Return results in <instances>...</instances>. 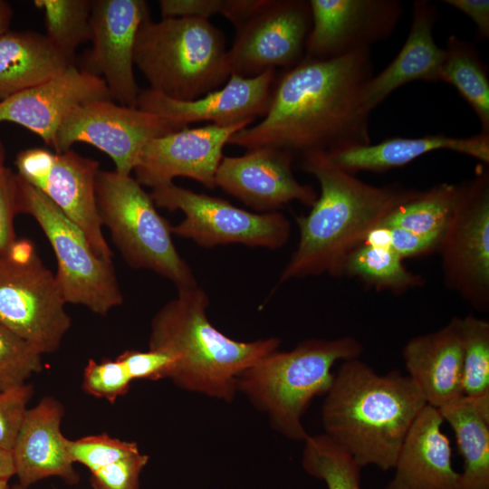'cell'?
Returning a JSON list of instances; mask_svg holds the SVG:
<instances>
[{"instance_id": "cell-1", "label": "cell", "mask_w": 489, "mask_h": 489, "mask_svg": "<svg viewBox=\"0 0 489 489\" xmlns=\"http://www.w3.org/2000/svg\"><path fill=\"white\" fill-rule=\"evenodd\" d=\"M372 76L370 49L327 60L303 58L275 80L264 119L235 133L228 144L302 154L371 144L362 95Z\"/></svg>"}, {"instance_id": "cell-2", "label": "cell", "mask_w": 489, "mask_h": 489, "mask_svg": "<svg viewBox=\"0 0 489 489\" xmlns=\"http://www.w3.org/2000/svg\"><path fill=\"white\" fill-rule=\"evenodd\" d=\"M303 167L319 182L320 196L307 216L296 218L299 243L279 283L342 275L349 255L399 205L420 191L398 185L377 187L332 165L324 151L303 153Z\"/></svg>"}, {"instance_id": "cell-3", "label": "cell", "mask_w": 489, "mask_h": 489, "mask_svg": "<svg viewBox=\"0 0 489 489\" xmlns=\"http://www.w3.org/2000/svg\"><path fill=\"white\" fill-rule=\"evenodd\" d=\"M426 405L408 376L398 370L378 374L360 358L344 360L325 394L323 434L361 468L375 465L388 471Z\"/></svg>"}, {"instance_id": "cell-4", "label": "cell", "mask_w": 489, "mask_h": 489, "mask_svg": "<svg viewBox=\"0 0 489 489\" xmlns=\"http://www.w3.org/2000/svg\"><path fill=\"white\" fill-rule=\"evenodd\" d=\"M209 298L197 286L178 289L150 324L149 350L175 358L168 377L182 389L231 402L238 376L263 357L278 350L271 337L237 341L219 331L206 316Z\"/></svg>"}, {"instance_id": "cell-5", "label": "cell", "mask_w": 489, "mask_h": 489, "mask_svg": "<svg viewBox=\"0 0 489 489\" xmlns=\"http://www.w3.org/2000/svg\"><path fill=\"white\" fill-rule=\"evenodd\" d=\"M363 346L354 337L309 339L289 351L263 357L237 378V391L265 413L272 427L285 437L304 441L302 419L312 399L331 386L337 361L358 359Z\"/></svg>"}, {"instance_id": "cell-6", "label": "cell", "mask_w": 489, "mask_h": 489, "mask_svg": "<svg viewBox=\"0 0 489 489\" xmlns=\"http://www.w3.org/2000/svg\"><path fill=\"white\" fill-rule=\"evenodd\" d=\"M134 65L149 89L177 101L217 90L231 75L225 34L197 17H148L137 34Z\"/></svg>"}, {"instance_id": "cell-7", "label": "cell", "mask_w": 489, "mask_h": 489, "mask_svg": "<svg viewBox=\"0 0 489 489\" xmlns=\"http://www.w3.org/2000/svg\"><path fill=\"white\" fill-rule=\"evenodd\" d=\"M96 200L105 225L125 261L168 279L177 289L197 286L194 273L172 240V225L161 216L142 186L130 175L101 170Z\"/></svg>"}, {"instance_id": "cell-8", "label": "cell", "mask_w": 489, "mask_h": 489, "mask_svg": "<svg viewBox=\"0 0 489 489\" xmlns=\"http://www.w3.org/2000/svg\"><path fill=\"white\" fill-rule=\"evenodd\" d=\"M17 212L41 226L57 260L56 280L66 303L105 316L123 296L112 262L100 258L82 231L46 196L16 174Z\"/></svg>"}, {"instance_id": "cell-9", "label": "cell", "mask_w": 489, "mask_h": 489, "mask_svg": "<svg viewBox=\"0 0 489 489\" xmlns=\"http://www.w3.org/2000/svg\"><path fill=\"white\" fill-rule=\"evenodd\" d=\"M55 274L25 239L0 256V322L41 355L56 351L72 325Z\"/></svg>"}, {"instance_id": "cell-10", "label": "cell", "mask_w": 489, "mask_h": 489, "mask_svg": "<svg viewBox=\"0 0 489 489\" xmlns=\"http://www.w3.org/2000/svg\"><path fill=\"white\" fill-rule=\"evenodd\" d=\"M157 206L180 210L185 218L172 226V234L204 247L241 244L278 249L290 238L291 224L278 212L253 213L220 197L196 193L174 183L153 188Z\"/></svg>"}, {"instance_id": "cell-11", "label": "cell", "mask_w": 489, "mask_h": 489, "mask_svg": "<svg viewBox=\"0 0 489 489\" xmlns=\"http://www.w3.org/2000/svg\"><path fill=\"white\" fill-rule=\"evenodd\" d=\"M446 286L480 311L489 308V172L461 183L437 250Z\"/></svg>"}, {"instance_id": "cell-12", "label": "cell", "mask_w": 489, "mask_h": 489, "mask_svg": "<svg viewBox=\"0 0 489 489\" xmlns=\"http://www.w3.org/2000/svg\"><path fill=\"white\" fill-rule=\"evenodd\" d=\"M183 128L139 108L98 100L77 107L67 116L53 148L55 153H62L75 143L92 145L113 160L117 172L130 175L149 140Z\"/></svg>"}, {"instance_id": "cell-13", "label": "cell", "mask_w": 489, "mask_h": 489, "mask_svg": "<svg viewBox=\"0 0 489 489\" xmlns=\"http://www.w3.org/2000/svg\"><path fill=\"white\" fill-rule=\"evenodd\" d=\"M312 22L309 1L262 0L235 27L228 50L231 74L248 78L276 67H294L304 58Z\"/></svg>"}, {"instance_id": "cell-14", "label": "cell", "mask_w": 489, "mask_h": 489, "mask_svg": "<svg viewBox=\"0 0 489 489\" xmlns=\"http://www.w3.org/2000/svg\"><path fill=\"white\" fill-rule=\"evenodd\" d=\"M149 17L144 0H91L92 47L85 70L105 82L112 100L138 108L134 47L141 24Z\"/></svg>"}, {"instance_id": "cell-15", "label": "cell", "mask_w": 489, "mask_h": 489, "mask_svg": "<svg viewBox=\"0 0 489 489\" xmlns=\"http://www.w3.org/2000/svg\"><path fill=\"white\" fill-rule=\"evenodd\" d=\"M248 121L199 128L185 127L155 138L142 149L134 168L136 180L153 188L173 183L177 177L194 179L209 189L224 158L223 149L231 137L248 127Z\"/></svg>"}, {"instance_id": "cell-16", "label": "cell", "mask_w": 489, "mask_h": 489, "mask_svg": "<svg viewBox=\"0 0 489 489\" xmlns=\"http://www.w3.org/2000/svg\"><path fill=\"white\" fill-rule=\"evenodd\" d=\"M312 28L304 58L327 60L370 49L396 29L402 5L398 0H310Z\"/></svg>"}, {"instance_id": "cell-17", "label": "cell", "mask_w": 489, "mask_h": 489, "mask_svg": "<svg viewBox=\"0 0 489 489\" xmlns=\"http://www.w3.org/2000/svg\"><path fill=\"white\" fill-rule=\"evenodd\" d=\"M275 70L254 77L231 74L223 88L192 101H177L149 88L140 90L138 108L152 112L180 127L211 121L233 125L264 116L271 102Z\"/></svg>"}, {"instance_id": "cell-18", "label": "cell", "mask_w": 489, "mask_h": 489, "mask_svg": "<svg viewBox=\"0 0 489 489\" xmlns=\"http://www.w3.org/2000/svg\"><path fill=\"white\" fill-rule=\"evenodd\" d=\"M292 152L260 147L242 156L224 157L216 174V187L264 213L299 201L312 206L315 190L300 183L292 169Z\"/></svg>"}, {"instance_id": "cell-19", "label": "cell", "mask_w": 489, "mask_h": 489, "mask_svg": "<svg viewBox=\"0 0 489 489\" xmlns=\"http://www.w3.org/2000/svg\"><path fill=\"white\" fill-rule=\"evenodd\" d=\"M112 100L102 78L71 64L45 82L0 101V122H14L53 145L56 133L77 107Z\"/></svg>"}, {"instance_id": "cell-20", "label": "cell", "mask_w": 489, "mask_h": 489, "mask_svg": "<svg viewBox=\"0 0 489 489\" xmlns=\"http://www.w3.org/2000/svg\"><path fill=\"white\" fill-rule=\"evenodd\" d=\"M63 415L62 404L47 396L27 409L12 449L15 475L24 489L53 476L72 486L80 482L61 431Z\"/></svg>"}, {"instance_id": "cell-21", "label": "cell", "mask_w": 489, "mask_h": 489, "mask_svg": "<svg viewBox=\"0 0 489 489\" xmlns=\"http://www.w3.org/2000/svg\"><path fill=\"white\" fill-rule=\"evenodd\" d=\"M402 356L408 376L427 405L439 409L464 396L461 318L411 338Z\"/></svg>"}, {"instance_id": "cell-22", "label": "cell", "mask_w": 489, "mask_h": 489, "mask_svg": "<svg viewBox=\"0 0 489 489\" xmlns=\"http://www.w3.org/2000/svg\"><path fill=\"white\" fill-rule=\"evenodd\" d=\"M439 410L426 405L409 428L385 489H456L450 440Z\"/></svg>"}, {"instance_id": "cell-23", "label": "cell", "mask_w": 489, "mask_h": 489, "mask_svg": "<svg viewBox=\"0 0 489 489\" xmlns=\"http://www.w3.org/2000/svg\"><path fill=\"white\" fill-rule=\"evenodd\" d=\"M99 168L97 160L72 149L55 153L51 170L35 188L82 231L100 258L112 262L113 253L102 233L96 200Z\"/></svg>"}, {"instance_id": "cell-24", "label": "cell", "mask_w": 489, "mask_h": 489, "mask_svg": "<svg viewBox=\"0 0 489 489\" xmlns=\"http://www.w3.org/2000/svg\"><path fill=\"white\" fill-rule=\"evenodd\" d=\"M437 7L427 0H416L408 36L395 59L367 83L362 103L371 110L396 89L413 81L438 82L445 49L433 36Z\"/></svg>"}, {"instance_id": "cell-25", "label": "cell", "mask_w": 489, "mask_h": 489, "mask_svg": "<svg viewBox=\"0 0 489 489\" xmlns=\"http://www.w3.org/2000/svg\"><path fill=\"white\" fill-rule=\"evenodd\" d=\"M446 149L489 163V134L451 137L444 134L420 138H392L378 144L353 147L326 153L335 167L354 174L359 171L383 172L405 166L434 150Z\"/></svg>"}, {"instance_id": "cell-26", "label": "cell", "mask_w": 489, "mask_h": 489, "mask_svg": "<svg viewBox=\"0 0 489 489\" xmlns=\"http://www.w3.org/2000/svg\"><path fill=\"white\" fill-rule=\"evenodd\" d=\"M73 63L45 34L7 31L0 36V101L45 82Z\"/></svg>"}, {"instance_id": "cell-27", "label": "cell", "mask_w": 489, "mask_h": 489, "mask_svg": "<svg viewBox=\"0 0 489 489\" xmlns=\"http://www.w3.org/2000/svg\"><path fill=\"white\" fill-rule=\"evenodd\" d=\"M438 410L464 459L456 489H489V393L463 396Z\"/></svg>"}, {"instance_id": "cell-28", "label": "cell", "mask_w": 489, "mask_h": 489, "mask_svg": "<svg viewBox=\"0 0 489 489\" xmlns=\"http://www.w3.org/2000/svg\"><path fill=\"white\" fill-rule=\"evenodd\" d=\"M439 79L454 86L476 114L482 132L489 134V80L487 68L473 43L450 35Z\"/></svg>"}, {"instance_id": "cell-29", "label": "cell", "mask_w": 489, "mask_h": 489, "mask_svg": "<svg viewBox=\"0 0 489 489\" xmlns=\"http://www.w3.org/2000/svg\"><path fill=\"white\" fill-rule=\"evenodd\" d=\"M461 184L443 183L394 208L379 225L399 227L437 240L452 216Z\"/></svg>"}, {"instance_id": "cell-30", "label": "cell", "mask_w": 489, "mask_h": 489, "mask_svg": "<svg viewBox=\"0 0 489 489\" xmlns=\"http://www.w3.org/2000/svg\"><path fill=\"white\" fill-rule=\"evenodd\" d=\"M342 275L356 277L379 291L401 293L419 287L424 278L409 271L390 249L362 243L346 259Z\"/></svg>"}, {"instance_id": "cell-31", "label": "cell", "mask_w": 489, "mask_h": 489, "mask_svg": "<svg viewBox=\"0 0 489 489\" xmlns=\"http://www.w3.org/2000/svg\"><path fill=\"white\" fill-rule=\"evenodd\" d=\"M34 5L43 11L46 37L74 62L77 48L91 38V1L35 0Z\"/></svg>"}, {"instance_id": "cell-32", "label": "cell", "mask_w": 489, "mask_h": 489, "mask_svg": "<svg viewBox=\"0 0 489 489\" xmlns=\"http://www.w3.org/2000/svg\"><path fill=\"white\" fill-rule=\"evenodd\" d=\"M302 465L328 489H361V467L326 435L311 436L303 441Z\"/></svg>"}, {"instance_id": "cell-33", "label": "cell", "mask_w": 489, "mask_h": 489, "mask_svg": "<svg viewBox=\"0 0 489 489\" xmlns=\"http://www.w3.org/2000/svg\"><path fill=\"white\" fill-rule=\"evenodd\" d=\"M464 396L489 393V322L472 314L461 318Z\"/></svg>"}, {"instance_id": "cell-34", "label": "cell", "mask_w": 489, "mask_h": 489, "mask_svg": "<svg viewBox=\"0 0 489 489\" xmlns=\"http://www.w3.org/2000/svg\"><path fill=\"white\" fill-rule=\"evenodd\" d=\"M42 356L0 322V391L22 385L41 372Z\"/></svg>"}, {"instance_id": "cell-35", "label": "cell", "mask_w": 489, "mask_h": 489, "mask_svg": "<svg viewBox=\"0 0 489 489\" xmlns=\"http://www.w3.org/2000/svg\"><path fill=\"white\" fill-rule=\"evenodd\" d=\"M69 457L86 466L90 473L139 451L136 442L114 438L106 433L78 439L65 438Z\"/></svg>"}, {"instance_id": "cell-36", "label": "cell", "mask_w": 489, "mask_h": 489, "mask_svg": "<svg viewBox=\"0 0 489 489\" xmlns=\"http://www.w3.org/2000/svg\"><path fill=\"white\" fill-rule=\"evenodd\" d=\"M262 0H160L163 17H197L208 19L221 14L235 27L240 25L256 9Z\"/></svg>"}, {"instance_id": "cell-37", "label": "cell", "mask_w": 489, "mask_h": 489, "mask_svg": "<svg viewBox=\"0 0 489 489\" xmlns=\"http://www.w3.org/2000/svg\"><path fill=\"white\" fill-rule=\"evenodd\" d=\"M132 379L119 360L103 359L100 362L90 359L83 369L82 388L97 398L113 404L128 393Z\"/></svg>"}, {"instance_id": "cell-38", "label": "cell", "mask_w": 489, "mask_h": 489, "mask_svg": "<svg viewBox=\"0 0 489 489\" xmlns=\"http://www.w3.org/2000/svg\"><path fill=\"white\" fill-rule=\"evenodd\" d=\"M34 391L27 382L0 391L1 448L12 451Z\"/></svg>"}, {"instance_id": "cell-39", "label": "cell", "mask_w": 489, "mask_h": 489, "mask_svg": "<svg viewBox=\"0 0 489 489\" xmlns=\"http://www.w3.org/2000/svg\"><path fill=\"white\" fill-rule=\"evenodd\" d=\"M149 460L148 455L135 452L106 466L91 472L92 489H139V477Z\"/></svg>"}, {"instance_id": "cell-40", "label": "cell", "mask_w": 489, "mask_h": 489, "mask_svg": "<svg viewBox=\"0 0 489 489\" xmlns=\"http://www.w3.org/2000/svg\"><path fill=\"white\" fill-rule=\"evenodd\" d=\"M363 243L387 247L404 260L436 251L439 242L399 227L379 225Z\"/></svg>"}, {"instance_id": "cell-41", "label": "cell", "mask_w": 489, "mask_h": 489, "mask_svg": "<svg viewBox=\"0 0 489 489\" xmlns=\"http://www.w3.org/2000/svg\"><path fill=\"white\" fill-rule=\"evenodd\" d=\"M125 366L132 380L168 379L175 358L162 350H125L117 358Z\"/></svg>"}, {"instance_id": "cell-42", "label": "cell", "mask_w": 489, "mask_h": 489, "mask_svg": "<svg viewBox=\"0 0 489 489\" xmlns=\"http://www.w3.org/2000/svg\"><path fill=\"white\" fill-rule=\"evenodd\" d=\"M16 174L0 167V256L7 254L16 241L14 220L17 215Z\"/></svg>"}, {"instance_id": "cell-43", "label": "cell", "mask_w": 489, "mask_h": 489, "mask_svg": "<svg viewBox=\"0 0 489 489\" xmlns=\"http://www.w3.org/2000/svg\"><path fill=\"white\" fill-rule=\"evenodd\" d=\"M55 158V153L43 148H30L20 151L14 164L17 175L36 187L48 175Z\"/></svg>"}, {"instance_id": "cell-44", "label": "cell", "mask_w": 489, "mask_h": 489, "mask_svg": "<svg viewBox=\"0 0 489 489\" xmlns=\"http://www.w3.org/2000/svg\"><path fill=\"white\" fill-rule=\"evenodd\" d=\"M444 3L462 12L475 24L480 37L489 36L488 0H444Z\"/></svg>"}, {"instance_id": "cell-45", "label": "cell", "mask_w": 489, "mask_h": 489, "mask_svg": "<svg viewBox=\"0 0 489 489\" xmlns=\"http://www.w3.org/2000/svg\"><path fill=\"white\" fill-rule=\"evenodd\" d=\"M15 475V468L11 450L0 447V481H9Z\"/></svg>"}, {"instance_id": "cell-46", "label": "cell", "mask_w": 489, "mask_h": 489, "mask_svg": "<svg viewBox=\"0 0 489 489\" xmlns=\"http://www.w3.org/2000/svg\"><path fill=\"white\" fill-rule=\"evenodd\" d=\"M13 19L11 5L5 0H0V36L9 31Z\"/></svg>"}, {"instance_id": "cell-47", "label": "cell", "mask_w": 489, "mask_h": 489, "mask_svg": "<svg viewBox=\"0 0 489 489\" xmlns=\"http://www.w3.org/2000/svg\"><path fill=\"white\" fill-rule=\"evenodd\" d=\"M5 149L4 143L0 138V167L5 166Z\"/></svg>"}, {"instance_id": "cell-48", "label": "cell", "mask_w": 489, "mask_h": 489, "mask_svg": "<svg viewBox=\"0 0 489 489\" xmlns=\"http://www.w3.org/2000/svg\"><path fill=\"white\" fill-rule=\"evenodd\" d=\"M9 481H0V489H10Z\"/></svg>"}, {"instance_id": "cell-49", "label": "cell", "mask_w": 489, "mask_h": 489, "mask_svg": "<svg viewBox=\"0 0 489 489\" xmlns=\"http://www.w3.org/2000/svg\"><path fill=\"white\" fill-rule=\"evenodd\" d=\"M10 489H24V488L22 487L19 484H15L13 486H11Z\"/></svg>"}, {"instance_id": "cell-50", "label": "cell", "mask_w": 489, "mask_h": 489, "mask_svg": "<svg viewBox=\"0 0 489 489\" xmlns=\"http://www.w3.org/2000/svg\"><path fill=\"white\" fill-rule=\"evenodd\" d=\"M54 489H58V488H54Z\"/></svg>"}]
</instances>
